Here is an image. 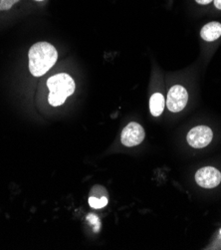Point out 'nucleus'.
I'll return each mask as SVG.
<instances>
[{"instance_id": "nucleus-8", "label": "nucleus", "mask_w": 221, "mask_h": 250, "mask_svg": "<svg viewBox=\"0 0 221 250\" xmlns=\"http://www.w3.org/2000/svg\"><path fill=\"white\" fill-rule=\"evenodd\" d=\"M165 105L164 97L161 93H156L151 97L150 100V110L154 117H159L163 112Z\"/></svg>"}, {"instance_id": "nucleus-13", "label": "nucleus", "mask_w": 221, "mask_h": 250, "mask_svg": "<svg viewBox=\"0 0 221 250\" xmlns=\"http://www.w3.org/2000/svg\"><path fill=\"white\" fill-rule=\"evenodd\" d=\"M37 1H42V0H37Z\"/></svg>"}, {"instance_id": "nucleus-11", "label": "nucleus", "mask_w": 221, "mask_h": 250, "mask_svg": "<svg viewBox=\"0 0 221 250\" xmlns=\"http://www.w3.org/2000/svg\"><path fill=\"white\" fill-rule=\"evenodd\" d=\"M195 1L198 2L199 4L205 5V4H208V3H210L211 1H213V0H195Z\"/></svg>"}, {"instance_id": "nucleus-9", "label": "nucleus", "mask_w": 221, "mask_h": 250, "mask_svg": "<svg viewBox=\"0 0 221 250\" xmlns=\"http://www.w3.org/2000/svg\"><path fill=\"white\" fill-rule=\"evenodd\" d=\"M89 205L93 208H103L108 205V198L106 196H103L101 198L91 196L89 198Z\"/></svg>"}, {"instance_id": "nucleus-4", "label": "nucleus", "mask_w": 221, "mask_h": 250, "mask_svg": "<svg viewBox=\"0 0 221 250\" xmlns=\"http://www.w3.org/2000/svg\"><path fill=\"white\" fill-rule=\"evenodd\" d=\"M213 138V133L210 128L206 126H199L191 129L187 134V143L190 146L195 148L205 147L210 144Z\"/></svg>"}, {"instance_id": "nucleus-2", "label": "nucleus", "mask_w": 221, "mask_h": 250, "mask_svg": "<svg viewBox=\"0 0 221 250\" xmlns=\"http://www.w3.org/2000/svg\"><path fill=\"white\" fill-rule=\"evenodd\" d=\"M47 87L50 90L48 96L49 103L57 107L62 105L75 91V82L67 74H58L48 79Z\"/></svg>"}, {"instance_id": "nucleus-12", "label": "nucleus", "mask_w": 221, "mask_h": 250, "mask_svg": "<svg viewBox=\"0 0 221 250\" xmlns=\"http://www.w3.org/2000/svg\"><path fill=\"white\" fill-rule=\"evenodd\" d=\"M214 5L217 9L221 10V0H214Z\"/></svg>"}, {"instance_id": "nucleus-6", "label": "nucleus", "mask_w": 221, "mask_h": 250, "mask_svg": "<svg viewBox=\"0 0 221 250\" xmlns=\"http://www.w3.org/2000/svg\"><path fill=\"white\" fill-rule=\"evenodd\" d=\"M144 139V130L140 124L132 122L121 132V141L126 146H135L140 145Z\"/></svg>"}, {"instance_id": "nucleus-3", "label": "nucleus", "mask_w": 221, "mask_h": 250, "mask_svg": "<svg viewBox=\"0 0 221 250\" xmlns=\"http://www.w3.org/2000/svg\"><path fill=\"white\" fill-rule=\"evenodd\" d=\"M188 94L187 91L181 85H176L171 88L167 94L166 107L173 112L178 113L184 109L187 104Z\"/></svg>"}, {"instance_id": "nucleus-5", "label": "nucleus", "mask_w": 221, "mask_h": 250, "mask_svg": "<svg viewBox=\"0 0 221 250\" xmlns=\"http://www.w3.org/2000/svg\"><path fill=\"white\" fill-rule=\"evenodd\" d=\"M195 181L201 188H213L221 182V172L212 167H205L196 172Z\"/></svg>"}, {"instance_id": "nucleus-14", "label": "nucleus", "mask_w": 221, "mask_h": 250, "mask_svg": "<svg viewBox=\"0 0 221 250\" xmlns=\"http://www.w3.org/2000/svg\"><path fill=\"white\" fill-rule=\"evenodd\" d=\"M220 234H221V229H220Z\"/></svg>"}, {"instance_id": "nucleus-1", "label": "nucleus", "mask_w": 221, "mask_h": 250, "mask_svg": "<svg viewBox=\"0 0 221 250\" xmlns=\"http://www.w3.org/2000/svg\"><path fill=\"white\" fill-rule=\"evenodd\" d=\"M29 70L35 77L43 76L56 63L57 50L47 42L34 44L29 50Z\"/></svg>"}, {"instance_id": "nucleus-10", "label": "nucleus", "mask_w": 221, "mask_h": 250, "mask_svg": "<svg viewBox=\"0 0 221 250\" xmlns=\"http://www.w3.org/2000/svg\"><path fill=\"white\" fill-rule=\"evenodd\" d=\"M19 0H0V11L9 10Z\"/></svg>"}, {"instance_id": "nucleus-7", "label": "nucleus", "mask_w": 221, "mask_h": 250, "mask_svg": "<svg viewBox=\"0 0 221 250\" xmlns=\"http://www.w3.org/2000/svg\"><path fill=\"white\" fill-rule=\"evenodd\" d=\"M201 35V38L207 42L217 40L221 36V24L219 22L207 23L202 27Z\"/></svg>"}]
</instances>
